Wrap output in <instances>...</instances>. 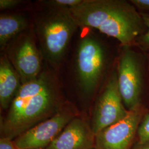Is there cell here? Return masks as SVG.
I'll use <instances>...</instances> for the list:
<instances>
[{
  "label": "cell",
  "instance_id": "cell-8",
  "mask_svg": "<svg viewBox=\"0 0 149 149\" xmlns=\"http://www.w3.org/2000/svg\"><path fill=\"white\" fill-rule=\"evenodd\" d=\"M32 31L22 33L6 47V55L20 76L22 84L37 77L42 71V53Z\"/></svg>",
  "mask_w": 149,
  "mask_h": 149
},
{
  "label": "cell",
  "instance_id": "cell-9",
  "mask_svg": "<svg viewBox=\"0 0 149 149\" xmlns=\"http://www.w3.org/2000/svg\"><path fill=\"white\" fill-rule=\"evenodd\" d=\"M147 108L130 111L121 120L95 135L94 149H131L136 140L139 125Z\"/></svg>",
  "mask_w": 149,
  "mask_h": 149
},
{
  "label": "cell",
  "instance_id": "cell-19",
  "mask_svg": "<svg viewBox=\"0 0 149 149\" xmlns=\"http://www.w3.org/2000/svg\"><path fill=\"white\" fill-rule=\"evenodd\" d=\"M131 149H149V140L142 143H135Z\"/></svg>",
  "mask_w": 149,
  "mask_h": 149
},
{
  "label": "cell",
  "instance_id": "cell-18",
  "mask_svg": "<svg viewBox=\"0 0 149 149\" xmlns=\"http://www.w3.org/2000/svg\"><path fill=\"white\" fill-rule=\"evenodd\" d=\"M0 149H19L16 145L14 140L6 137H1Z\"/></svg>",
  "mask_w": 149,
  "mask_h": 149
},
{
  "label": "cell",
  "instance_id": "cell-20",
  "mask_svg": "<svg viewBox=\"0 0 149 149\" xmlns=\"http://www.w3.org/2000/svg\"><path fill=\"white\" fill-rule=\"evenodd\" d=\"M148 66H149V53H148Z\"/></svg>",
  "mask_w": 149,
  "mask_h": 149
},
{
  "label": "cell",
  "instance_id": "cell-3",
  "mask_svg": "<svg viewBox=\"0 0 149 149\" xmlns=\"http://www.w3.org/2000/svg\"><path fill=\"white\" fill-rule=\"evenodd\" d=\"M94 33L80 40L76 52V72L82 93L91 99L97 95L117 64L119 52Z\"/></svg>",
  "mask_w": 149,
  "mask_h": 149
},
{
  "label": "cell",
  "instance_id": "cell-14",
  "mask_svg": "<svg viewBox=\"0 0 149 149\" xmlns=\"http://www.w3.org/2000/svg\"><path fill=\"white\" fill-rule=\"evenodd\" d=\"M147 27V32L139 38L136 45L146 53H149V12H140Z\"/></svg>",
  "mask_w": 149,
  "mask_h": 149
},
{
  "label": "cell",
  "instance_id": "cell-21",
  "mask_svg": "<svg viewBox=\"0 0 149 149\" xmlns=\"http://www.w3.org/2000/svg\"></svg>",
  "mask_w": 149,
  "mask_h": 149
},
{
  "label": "cell",
  "instance_id": "cell-11",
  "mask_svg": "<svg viewBox=\"0 0 149 149\" xmlns=\"http://www.w3.org/2000/svg\"><path fill=\"white\" fill-rule=\"evenodd\" d=\"M21 79L3 53L0 58V105L1 109L8 110L22 85Z\"/></svg>",
  "mask_w": 149,
  "mask_h": 149
},
{
  "label": "cell",
  "instance_id": "cell-4",
  "mask_svg": "<svg viewBox=\"0 0 149 149\" xmlns=\"http://www.w3.org/2000/svg\"><path fill=\"white\" fill-rule=\"evenodd\" d=\"M34 20L35 34L41 53L53 68L61 64L79 27L69 9L44 5Z\"/></svg>",
  "mask_w": 149,
  "mask_h": 149
},
{
  "label": "cell",
  "instance_id": "cell-16",
  "mask_svg": "<svg viewBox=\"0 0 149 149\" xmlns=\"http://www.w3.org/2000/svg\"><path fill=\"white\" fill-rule=\"evenodd\" d=\"M139 12H149V0H129Z\"/></svg>",
  "mask_w": 149,
  "mask_h": 149
},
{
  "label": "cell",
  "instance_id": "cell-13",
  "mask_svg": "<svg viewBox=\"0 0 149 149\" xmlns=\"http://www.w3.org/2000/svg\"><path fill=\"white\" fill-rule=\"evenodd\" d=\"M149 140V107L145 109L139 125L135 143H142Z\"/></svg>",
  "mask_w": 149,
  "mask_h": 149
},
{
  "label": "cell",
  "instance_id": "cell-17",
  "mask_svg": "<svg viewBox=\"0 0 149 149\" xmlns=\"http://www.w3.org/2000/svg\"><path fill=\"white\" fill-rule=\"evenodd\" d=\"M24 1L21 0H0L1 10H8L16 8Z\"/></svg>",
  "mask_w": 149,
  "mask_h": 149
},
{
  "label": "cell",
  "instance_id": "cell-2",
  "mask_svg": "<svg viewBox=\"0 0 149 149\" xmlns=\"http://www.w3.org/2000/svg\"><path fill=\"white\" fill-rule=\"evenodd\" d=\"M69 10L79 26L95 29L115 39L121 46L136 45L148 30L130 1L83 0Z\"/></svg>",
  "mask_w": 149,
  "mask_h": 149
},
{
  "label": "cell",
  "instance_id": "cell-5",
  "mask_svg": "<svg viewBox=\"0 0 149 149\" xmlns=\"http://www.w3.org/2000/svg\"><path fill=\"white\" fill-rule=\"evenodd\" d=\"M118 84L124 105L130 111L149 107L148 54L136 45L121 46L117 60Z\"/></svg>",
  "mask_w": 149,
  "mask_h": 149
},
{
  "label": "cell",
  "instance_id": "cell-6",
  "mask_svg": "<svg viewBox=\"0 0 149 149\" xmlns=\"http://www.w3.org/2000/svg\"><path fill=\"white\" fill-rule=\"evenodd\" d=\"M129 112L119 90L117 64L96 97L90 120L93 132L96 135L121 120Z\"/></svg>",
  "mask_w": 149,
  "mask_h": 149
},
{
  "label": "cell",
  "instance_id": "cell-7",
  "mask_svg": "<svg viewBox=\"0 0 149 149\" xmlns=\"http://www.w3.org/2000/svg\"><path fill=\"white\" fill-rule=\"evenodd\" d=\"M79 114L74 106L66 102L52 117L22 134L14 141L19 149H46Z\"/></svg>",
  "mask_w": 149,
  "mask_h": 149
},
{
  "label": "cell",
  "instance_id": "cell-1",
  "mask_svg": "<svg viewBox=\"0 0 149 149\" xmlns=\"http://www.w3.org/2000/svg\"><path fill=\"white\" fill-rule=\"evenodd\" d=\"M66 102L55 76L43 71L35 79L22 84L1 120V137L14 140L52 117Z\"/></svg>",
  "mask_w": 149,
  "mask_h": 149
},
{
  "label": "cell",
  "instance_id": "cell-10",
  "mask_svg": "<svg viewBox=\"0 0 149 149\" xmlns=\"http://www.w3.org/2000/svg\"><path fill=\"white\" fill-rule=\"evenodd\" d=\"M95 140V134L90 122L79 114L46 149H93Z\"/></svg>",
  "mask_w": 149,
  "mask_h": 149
},
{
  "label": "cell",
  "instance_id": "cell-22",
  "mask_svg": "<svg viewBox=\"0 0 149 149\" xmlns=\"http://www.w3.org/2000/svg\"></svg>",
  "mask_w": 149,
  "mask_h": 149
},
{
  "label": "cell",
  "instance_id": "cell-12",
  "mask_svg": "<svg viewBox=\"0 0 149 149\" xmlns=\"http://www.w3.org/2000/svg\"><path fill=\"white\" fill-rule=\"evenodd\" d=\"M28 21L21 14H1L0 16V48L4 50L7 45L27 30Z\"/></svg>",
  "mask_w": 149,
  "mask_h": 149
},
{
  "label": "cell",
  "instance_id": "cell-15",
  "mask_svg": "<svg viewBox=\"0 0 149 149\" xmlns=\"http://www.w3.org/2000/svg\"><path fill=\"white\" fill-rule=\"evenodd\" d=\"M82 2L83 0H49L42 1L45 5L68 9L79 5Z\"/></svg>",
  "mask_w": 149,
  "mask_h": 149
}]
</instances>
